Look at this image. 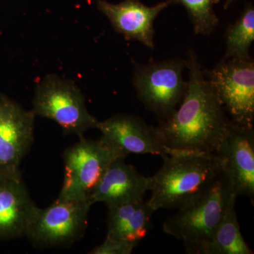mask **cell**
<instances>
[{"label":"cell","mask_w":254,"mask_h":254,"mask_svg":"<svg viewBox=\"0 0 254 254\" xmlns=\"http://www.w3.org/2000/svg\"><path fill=\"white\" fill-rule=\"evenodd\" d=\"M36 207L20 169L0 171V242L25 237Z\"/></svg>","instance_id":"obj_13"},{"label":"cell","mask_w":254,"mask_h":254,"mask_svg":"<svg viewBox=\"0 0 254 254\" xmlns=\"http://www.w3.org/2000/svg\"><path fill=\"white\" fill-rule=\"evenodd\" d=\"M34 115L0 93V171L18 170L34 140Z\"/></svg>","instance_id":"obj_9"},{"label":"cell","mask_w":254,"mask_h":254,"mask_svg":"<svg viewBox=\"0 0 254 254\" xmlns=\"http://www.w3.org/2000/svg\"><path fill=\"white\" fill-rule=\"evenodd\" d=\"M186 68L188 86L172 116L156 127L160 141L175 151L216 154L232 122L205 77L194 52L190 50Z\"/></svg>","instance_id":"obj_1"},{"label":"cell","mask_w":254,"mask_h":254,"mask_svg":"<svg viewBox=\"0 0 254 254\" xmlns=\"http://www.w3.org/2000/svg\"><path fill=\"white\" fill-rule=\"evenodd\" d=\"M217 155L230 180L234 194L254 200V131L232 123Z\"/></svg>","instance_id":"obj_11"},{"label":"cell","mask_w":254,"mask_h":254,"mask_svg":"<svg viewBox=\"0 0 254 254\" xmlns=\"http://www.w3.org/2000/svg\"><path fill=\"white\" fill-rule=\"evenodd\" d=\"M125 158L115 160L95 187L90 200L109 207L143 200L149 190L150 177H145L136 169L125 162Z\"/></svg>","instance_id":"obj_14"},{"label":"cell","mask_w":254,"mask_h":254,"mask_svg":"<svg viewBox=\"0 0 254 254\" xmlns=\"http://www.w3.org/2000/svg\"><path fill=\"white\" fill-rule=\"evenodd\" d=\"M134 65L133 84L138 99L160 122L165 121L186 94L188 81L183 78L186 60L175 58Z\"/></svg>","instance_id":"obj_7"},{"label":"cell","mask_w":254,"mask_h":254,"mask_svg":"<svg viewBox=\"0 0 254 254\" xmlns=\"http://www.w3.org/2000/svg\"><path fill=\"white\" fill-rule=\"evenodd\" d=\"M254 41V7L252 3L245 6L236 22L226 32L225 58L251 60L250 50Z\"/></svg>","instance_id":"obj_17"},{"label":"cell","mask_w":254,"mask_h":254,"mask_svg":"<svg viewBox=\"0 0 254 254\" xmlns=\"http://www.w3.org/2000/svg\"><path fill=\"white\" fill-rule=\"evenodd\" d=\"M236 197L223 169L210 187L193 202L163 222V230L185 243L186 250L206 242L222 221L230 200Z\"/></svg>","instance_id":"obj_3"},{"label":"cell","mask_w":254,"mask_h":254,"mask_svg":"<svg viewBox=\"0 0 254 254\" xmlns=\"http://www.w3.org/2000/svg\"><path fill=\"white\" fill-rule=\"evenodd\" d=\"M204 73L232 123L253 128L254 60L224 58Z\"/></svg>","instance_id":"obj_8"},{"label":"cell","mask_w":254,"mask_h":254,"mask_svg":"<svg viewBox=\"0 0 254 254\" xmlns=\"http://www.w3.org/2000/svg\"><path fill=\"white\" fill-rule=\"evenodd\" d=\"M233 197L213 235L206 242L186 250L190 254H253L241 232Z\"/></svg>","instance_id":"obj_16"},{"label":"cell","mask_w":254,"mask_h":254,"mask_svg":"<svg viewBox=\"0 0 254 254\" xmlns=\"http://www.w3.org/2000/svg\"><path fill=\"white\" fill-rule=\"evenodd\" d=\"M219 0H175V4H182L186 9L195 34L208 36L215 31L219 18L214 4Z\"/></svg>","instance_id":"obj_18"},{"label":"cell","mask_w":254,"mask_h":254,"mask_svg":"<svg viewBox=\"0 0 254 254\" xmlns=\"http://www.w3.org/2000/svg\"><path fill=\"white\" fill-rule=\"evenodd\" d=\"M96 128L101 132V138L126 157L133 153L160 155L163 158L181 153L162 143L156 127L147 125L142 119L133 115H114L98 122Z\"/></svg>","instance_id":"obj_10"},{"label":"cell","mask_w":254,"mask_h":254,"mask_svg":"<svg viewBox=\"0 0 254 254\" xmlns=\"http://www.w3.org/2000/svg\"><path fill=\"white\" fill-rule=\"evenodd\" d=\"M92 203L58 197L46 208L37 206L25 237L38 248L68 247L81 240L88 225Z\"/></svg>","instance_id":"obj_6"},{"label":"cell","mask_w":254,"mask_h":254,"mask_svg":"<svg viewBox=\"0 0 254 254\" xmlns=\"http://www.w3.org/2000/svg\"><path fill=\"white\" fill-rule=\"evenodd\" d=\"M136 244L125 241L113 240L107 237L104 242L90 251V254H130L132 253Z\"/></svg>","instance_id":"obj_19"},{"label":"cell","mask_w":254,"mask_h":254,"mask_svg":"<svg viewBox=\"0 0 254 254\" xmlns=\"http://www.w3.org/2000/svg\"><path fill=\"white\" fill-rule=\"evenodd\" d=\"M79 137V141L64 152V174L58 197L90 200L110 165L117 159L126 156L101 137L98 140Z\"/></svg>","instance_id":"obj_5"},{"label":"cell","mask_w":254,"mask_h":254,"mask_svg":"<svg viewBox=\"0 0 254 254\" xmlns=\"http://www.w3.org/2000/svg\"><path fill=\"white\" fill-rule=\"evenodd\" d=\"M108 208L107 237L138 245L151 228L155 210L148 201L129 202Z\"/></svg>","instance_id":"obj_15"},{"label":"cell","mask_w":254,"mask_h":254,"mask_svg":"<svg viewBox=\"0 0 254 254\" xmlns=\"http://www.w3.org/2000/svg\"><path fill=\"white\" fill-rule=\"evenodd\" d=\"M32 111L36 116L53 120L67 135L83 136L96 128L99 122L88 111L76 83L55 74L47 75L37 85Z\"/></svg>","instance_id":"obj_4"},{"label":"cell","mask_w":254,"mask_h":254,"mask_svg":"<svg viewBox=\"0 0 254 254\" xmlns=\"http://www.w3.org/2000/svg\"><path fill=\"white\" fill-rule=\"evenodd\" d=\"M235 1V0H225V4H224V9H227V8L230 6V4Z\"/></svg>","instance_id":"obj_20"},{"label":"cell","mask_w":254,"mask_h":254,"mask_svg":"<svg viewBox=\"0 0 254 254\" xmlns=\"http://www.w3.org/2000/svg\"><path fill=\"white\" fill-rule=\"evenodd\" d=\"M163 166L150 177L151 196L148 200L155 211L180 209L200 196L222 170L217 154L181 153L163 157Z\"/></svg>","instance_id":"obj_2"},{"label":"cell","mask_w":254,"mask_h":254,"mask_svg":"<svg viewBox=\"0 0 254 254\" xmlns=\"http://www.w3.org/2000/svg\"><path fill=\"white\" fill-rule=\"evenodd\" d=\"M175 4V0H166L152 6L140 0H124L118 4L98 0L97 7L108 18L115 31L127 40L140 42L153 49L155 18L164 9Z\"/></svg>","instance_id":"obj_12"}]
</instances>
